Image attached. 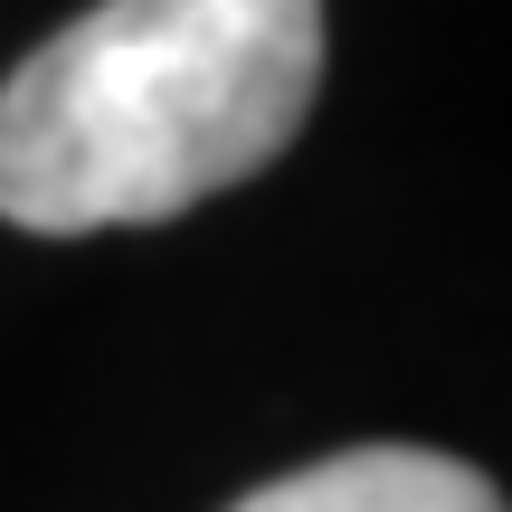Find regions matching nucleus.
<instances>
[{
	"label": "nucleus",
	"mask_w": 512,
	"mask_h": 512,
	"mask_svg": "<svg viewBox=\"0 0 512 512\" xmlns=\"http://www.w3.org/2000/svg\"><path fill=\"white\" fill-rule=\"evenodd\" d=\"M323 86V0H95L0 86V219L162 228L256 181Z\"/></svg>",
	"instance_id": "1"
},
{
	"label": "nucleus",
	"mask_w": 512,
	"mask_h": 512,
	"mask_svg": "<svg viewBox=\"0 0 512 512\" xmlns=\"http://www.w3.org/2000/svg\"><path fill=\"white\" fill-rule=\"evenodd\" d=\"M228 512H512V503L465 456H437V446H351L304 475L256 484Z\"/></svg>",
	"instance_id": "2"
}]
</instances>
